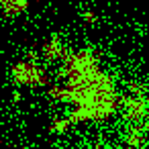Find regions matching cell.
Segmentation results:
<instances>
[{
	"label": "cell",
	"instance_id": "1",
	"mask_svg": "<svg viewBox=\"0 0 149 149\" xmlns=\"http://www.w3.org/2000/svg\"><path fill=\"white\" fill-rule=\"evenodd\" d=\"M10 78L15 84L19 86H31V88H43V86H51L53 82L49 80L47 72L41 68L39 61H19L10 68Z\"/></svg>",
	"mask_w": 149,
	"mask_h": 149
},
{
	"label": "cell",
	"instance_id": "2",
	"mask_svg": "<svg viewBox=\"0 0 149 149\" xmlns=\"http://www.w3.org/2000/svg\"><path fill=\"white\" fill-rule=\"evenodd\" d=\"M65 45L61 43V39H59V35H51V39L43 45V49H41V57L43 59H47V61H61L63 59V53H65Z\"/></svg>",
	"mask_w": 149,
	"mask_h": 149
},
{
	"label": "cell",
	"instance_id": "3",
	"mask_svg": "<svg viewBox=\"0 0 149 149\" xmlns=\"http://www.w3.org/2000/svg\"><path fill=\"white\" fill-rule=\"evenodd\" d=\"M0 10L6 19H17L29 10V0H0Z\"/></svg>",
	"mask_w": 149,
	"mask_h": 149
},
{
	"label": "cell",
	"instance_id": "4",
	"mask_svg": "<svg viewBox=\"0 0 149 149\" xmlns=\"http://www.w3.org/2000/svg\"><path fill=\"white\" fill-rule=\"evenodd\" d=\"M70 127H72V123H70V118H68V114H65V116H61V118H55V120L51 123V129H49V131H51L53 135H61V133H65Z\"/></svg>",
	"mask_w": 149,
	"mask_h": 149
},
{
	"label": "cell",
	"instance_id": "5",
	"mask_svg": "<svg viewBox=\"0 0 149 149\" xmlns=\"http://www.w3.org/2000/svg\"><path fill=\"white\" fill-rule=\"evenodd\" d=\"M80 17H82V21H84V23H88V25H94V23L98 21V17H96V13H94V10H82V15H80Z\"/></svg>",
	"mask_w": 149,
	"mask_h": 149
},
{
	"label": "cell",
	"instance_id": "6",
	"mask_svg": "<svg viewBox=\"0 0 149 149\" xmlns=\"http://www.w3.org/2000/svg\"><path fill=\"white\" fill-rule=\"evenodd\" d=\"M13 100H15V102H17V100H21V94H19V92H15V94H13Z\"/></svg>",
	"mask_w": 149,
	"mask_h": 149
}]
</instances>
